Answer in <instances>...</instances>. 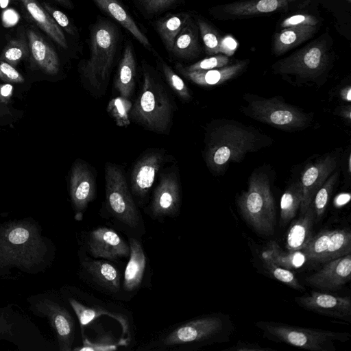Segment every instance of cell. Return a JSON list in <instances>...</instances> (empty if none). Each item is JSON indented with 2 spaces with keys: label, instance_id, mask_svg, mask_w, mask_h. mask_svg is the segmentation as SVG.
Returning a JSON list of instances; mask_svg holds the SVG:
<instances>
[{
  "label": "cell",
  "instance_id": "7",
  "mask_svg": "<svg viewBox=\"0 0 351 351\" xmlns=\"http://www.w3.org/2000/svg\"><path fill=\"white\" fill-rule=\"evenodd\" d=\"M232 324L223 314L208 315L186 322L169 333L163 339L165 346L195 342H223L231 334Z\"/></svg>",
  "mask_w": 351,
  "mask_h": 351
},
{
  "label": "cell",
  "instance_id": "36",
  "mask_svg": "<svg viewBox=\"0 0 351 351\" xmlns=\"http://www.w3.org/2000/svg\"><path fill=\"white\" fill-rule=\"evenodd\" d=\"M132 104L125 97L119 96L112 98L107 106V112L119 127H126L130 124V112Z\"/></svg>",
  "mask_w": 351,
  "mask_h": 351
},
{
  "label": "cell",
  "instance_id": "15",
  "mask_svg": "<svg viewBox=\"0 0 351 351\" xmlns=\"http://www.w3.org/2000/svg\"><path fill=\"white\" fill-rule=\"evenodd\" d=\"M336 165L335 156L328 155L308 165L304 169L300 179L302 189L300 214L306 210L312 203L316 192L335 170Z\"/></svg>",
  "mask_w": 351,
  "mask_h": 351
},
{
  "label": "cell",
  "instance_id": "54",
  "mask_svg": "<svg viewBox=\"0 0 351 351\" xmlns=\"http://www.w3.org/2000/svg\"><path fill=\"white\" fill-rule=\"evenodd\" d=\"M62 6L69 8L72 9L73 8V4L71 1V0H54Z\"/></svg>",
  "mask_w": 351,
  "mask_h": 351
},
{
  "label": "cell",
  "instance_id": "11",
  "mask_svg": "<svg viewBox=\"0 0 351 351\" xmlns=\"http://www.w3.org/2000/svg\"><path fill=\"white\" fill-rule=\"evenodd\" d=\"M29 301L30 309L34 314L49 319L56 331L60 350H71L75 335V322L66 308L44 294L29 298Z\"/></svg>",
  "mask_w": 351,
  "mask_h": 351
},
{
  "label": "cell",
  "instance_id": "19",
  "mask_svg": "<svg viewBox=\"0 0 351 351\" xmlns=\"http://www.w3.org/2000/svg\"><path fill=\"white\" fill-rule=\"evenodd\" d=\"M180 204V187L173 173L162 176L152 198L151 210L156 217L173 216Z\"/></svg>",
  "mask_w": 351,
  "mask_h": 351
},
{
  "label": "cell",
  "instance_id": "32",
  "mask_svg": "<svg viewBox=\"0 0 351 351\" xmlns=\"http://www.w3.org/2000/svg\"><path fill=\"white\" fill-rule=\"evenodd\" d=\"M262 258L290 270L301 267L307 261L302 250L284 252L274 241L268 243L267 249L262 253Z\"/></svg>",
  "mask_w": 351,
  "mask_h": 351
},
{
  "label": "cell",
  "instance_id": "48",
  "mask_svg": "<svg viewBox=\"0 0 351 351\" xmlns=\"http://www.w3.org/2000/svg\"><path fill=\"white\" fill-rule=\"evenodd\" d=\"M238 43L231 36H226L221 38L219 53L226 56H232L237 49Z\"/></svg>",
  "mask_w": 351,
  "mask_h": 351
},
{
  "label": "cell",
  "instance_id": "35",
  "mask_svg": "<svg viewBox=\"0 0 351 351\" xmlns=\"http://www.w3.org/2000/svg\"><path fill=\"white\" fill-rule=\"evenodd\" d=\"M29 55L27 38L24 36L11 40L4 48L0 60L14 66Z\"/></svg>",
  "mask_w": 351,
  "mask_h": 351
},
{
  "label": "cell",
  "instance_id": "21",
  "mask_svg": "<svg viewBox=\"0 0 351 351\" xmlns=\"http://www.w3.org/2000/svg\"><path fill=\"white\" fill-rule=\"evenodd\" d=\"M246 60L239 61L230 65L205 71H187L180 63L176 69L186 79L202 86L219 85L238 75L245 67Z\"/></svg>",
  "mask_w": 351,
  "mask_h": 351
},
{
  "label": "cell",
  "instance_id": "44",
  "mask_svg": "<svg viewBox=\"0 0 351 351\" xmlns=\"http://www.w3.org/2000/svg\"><path fill=\"white\" fill-rule=\"evenodd\" d=\"M144 11L156 14L173 8L179 0H137Z\"/></svg>",
  "mask_w": 351,
  "mask_h": 351
},
{
  "label": "cell",
  "instance_id": "14",
  "mask_svg": "<svg viewBox=\"0 0 351 351\" xmlns=\"http://www.w3.org/2000/svg\"><path fill=\"white\" fill-rule=\"evenodd\" d=\"M302 308L345 322L351 320V300L349 296H338L318 291L295 298Z\"/></svg>",
  "mask_w": 351,
  "mask_h": 351
},
{
  "label": "cell",
  "instance_id": "42",
  "mask_svg": "<svg viewBox=\"0 0 351 351\" xmlns=\"http://www.w3.org/2000/svg\"><path fill=\"white\" fill-rule=\"evenodd\" d=\"M84 337V336H83ZM117 348V344L112 335H107L100 337L95 341H90L86 337H83V346L80 348H76V350H114Z\"/></svg>",
  "mask_w": 351,
  "mask_h": 351
},
{
  "label": "cell",
  "instance_id": "8",
  "mask_svg": "<svg viewBox=\"0 0 351 351\" xmlns=\"http://www.w3.org/2000/svg\"><path fill=\"white\" fill-rule=\"evenodd\" d=\"M106 204L110 213L132 228L140 223V215L128 189L122 169L113 164L105 167Z\"/></svg>",
  "mask_w": 351,
  "mask_h": 351
},
{
  "label": "cell",
  "instance_id": "23",
  "mask_svg": "<svg viewBox=\"0 0 351 351\" xmlns=\"http://www.w3.org/2000/svg\"><path fill=\"white\" fill-rule=\"evenodd\" d=\"M296 0H251L237 1L223 6V11L231 16L247 17L279 11Z\"/></svg>",
  "mask_w": 351,
  "mask_h": 351
},
{
  "label": "cell",
  "instance_id": "49",
  "mask_svg": "<svg viewBox=\"0 0 351 351\" xmlns=\"http://www.w3.org/2000/svg\"><path fill=\"white\" fill-rule=\"evenodd\" d=\"M231 351H269L274 350L269 348H263L259 345L250 343L247 342L238 341V343L232 348L226 349Z\"/></svg>",
  "mask_w": 351,
  "mask_h": 351
},
{
  "label": "cell",
  "instance_id": "16",
  "mask_svg": "<svg viewBox=\"0 0 351 351\" xmlns=\"http://www.w3.org/2000/svg\"><path fill=\"white\" fill-rule=\"evenodd\" d=\"M351 277V254L325 263L317 272L306 278L312 287L325 289H337L350 281Z\"/></svg>",
  "mask_w": 351,
  "mask_h": 351
},
{
  "label": "cell",
  "instance_id": "9",
  "mask_svg": "<svg viewBox=\"0 0 351 351\" xmlns=\"http://www.w3.org/2000/svg\"><path fill=\"white\" fill-rule=\"evenodd\" d=\"M246 112L262 123L286 130L302 129L310 121L307 114L277 97L251 100Z\"/></svg>",
  "mask_w": 351,
  "mask_h": 351
},
{
  "label": "cell",
  "instance_id": "40",
  "mask_svg": "<svg viewBox=\"0 0 351 351\" xmlns=\"http://www.w3.org/2000/svg\"><path fill=\"white\" fill-rule=\"evenodd\" d=\"M265 268L278 281L286 285L299 291H303L305 288L301 285L291 270L282 267L271 261L263 258Z\"/></svg>",
  "mask_w": 351,
  "mask_h": 351
},
{
  "label": "cell",
  "instance_id": "50",
  "mask_svg": "<svg viewBox=\"0 0 351 351\" xmlns=\"http://www.w3.org/2000/svg\"><path fill=\"white\" fill-rule=\"evenodd\" d=\"M13 86L11 84H0V104H8L12 97Z\"/></svg>",
  "mask_w": 351,
  "mask_h": 351
},
{
  "label": "cell",
  "instance_id": "4",
  "mask_svg": "<svg viewBox=\"0 0 351 351\" xmlns=\"http://www.w3.org/2000/svg\"><path fill=\"white\" fill-rule=\"evenodd\" d=\"M254 131L233 123L214 128L207 134L204 158L213 173L222 172L232 162H239L247 153L259 148Z\"/></svg>",
  "mask_w": 351,
  "mask_h": 351
},
{
  "label": "cell",
  "instance_id": "5",
  "mask_svg": "<svg viewBox=\"0 0 351 351\" xmlns=\"http://www.w3.org/2000/svg\"><path fill=\"white\" fill-rule=\"evenodd\" d=\"M238 206L243 219L256 232L263 235L274 234L276 205L266 174L252 175L247 191L238 199Z\"/></svg>",
  "mask_w": 351,
  "mask_h": 351
},
{
  "label": "cell",
  "instance_id": "2",
  "mask_svg": "<svg viewBox=\"0 0 351 351\" xmlns=\"http://www.w3.org/2000/svg\"><path fill=\"white\" fill-rule=\"evenodd\" d=\"M45 247L34 224L25 221L6 223L0 228V268L32 270L43 261Z\"/></svg>",
  "mask_w": 351,
  "mask_h": 351
},
{
  "label": "cell",
  "instance_id": "24",
  "mask_svg": "<svg viewBox=\"0 0 351 351\" xmlns=\"http://www.w3.org/2000/svg\"><path fill=\"white\" fill-rule=\"evenodd\" d=\"M136 64L132 44L126 43L114 78V88L120 96L130 98L135 87Z\"/></svg>",
  "mask_w": 351,
  "mask_h": 351
},
{
  "label": "cell",
  "instance_id": "20",
  "mask_svg": "<svg viewBox=\"0 0 351 351\" xmlns=\"http://www.w3.org/2000/svg\"><path fill=\"white\" fill-rule=\"evenodd\" d=\"M31 62L47 75H56L60 71V60L56 51L35 30L27 29Z\"/></svg>",
  "mask_w": 351,
  "mask_h": 351
},
{
  "label": "cell",
  "instance_id": "34",
  "mask_svg": "<svg viewBox=\"0 0 351 351\" xmlns=\"http://www.w3.org/2000/svg\"><path fill=\"white\" fill-rule=\"evenodd\" d=\"M68 301L75 313L82 326L87 325L100 315H108L119 320L125 330L126 324L125 320L123 318L119 317V315L112 314L105 310L96 307L85 306L73 298H69Z\"/></svg>",
  "mask_w": 351,
  "mask_h": 351
},
{
  "label": "cell",
  "instance_id": "27",
  "mask_svg": "<svg viewBox=\"0 0 351 351\" xmlns=\"http://www.w3.org/2000/svg\"><path fill=\"white\" fill-rule=\"evenodd\" d=\"M130 259L124 273L123 286L126 291L136 289L141 283L146 266V258L141 243L130 239Z\"/></svg>",
  "mask_w": 351,
  "mask_h": 351
},
{
  "label": "cell",
  "instance_id": "30",
  "mask_svg": "<svg viewBox=\"0 0 351 351\" xmlns=\"http://www.w3.org/2000/svg\"><path fill=\"white\" fill-rule=\"evenodd\" d=\"M197 29V25L190 19L176 37L171 53L180 58L195 57L199 51Z\"/></svg>",
  "mask_w": 351,
  "mask_h": 351
},
{
  "label": "cell",
  "instance_id": "31",
  "mask_svg": "<svg viewBox=\"0 0 351 351\" xmlns=\"http://www.w3.org/2000/svg\"><path fill=\"white\" fill-rule=\"evenodd\" d=\"M86 271L100 285L117 291L120 286L119 272L111 264L102 261H86L82 263Z\"/></svg>",
  "mask_w": 351,
  "mask_h": 351
},
{
  "label": "cell",
  "instance_id": "43",
  "mask_svg": "<svg viewBox=\"0 0 351 351\" xmlns=\"http://www.w3.org/2000/svg\"><path fill=\"white\" fill-rule=\"evenodd\" d=\"M42 6L60 28L63 29L66 33L71 36L77 35V33L75 27L64 13L45 2L42 3Z\"/></svg>",
  "mask_w": 351,
  "mask_h": 351
},
{
  "label": "cell",
  "instance_id": "56",
  "mask_svg": "<svg viewBox=\"0 0 351 351\" xmlns=\"http://www.w3.org/2000/svg\"><path fill=\"white\" fill-rule=\"evenodd\" d=\"M346 1H348V2H350V1H351V0H346Z\"/></svg>",
  "mask_w": 351,
  "mask_h": 351
},
{
  "label": "cell",
  "instance_id": "53",
  "mask_svg": "<svg viewBox=\"0 0 351 351\" xmlns=\"http://www.w3.org/2000/svg\"><path fill=\"white\" fill-rule=\"evenodd\" d=\"M350 199V195L348 194H341L336 199V203L337 205H343Z\"/></svg>",
  "mask_w": 351,
  "mask_h": 351
},
{
  "label": "cell",
  "instance_id": "3",
  "mask_svg": "<svg viewBox=\"0 0 351 351\" xmlns=\"http://www.w3.org/2000/svg\"><path fill=\"white\" fill-rule=\"evenodd\" d=\"M174 102L163 84L143 64V84L130 119L146 130L167 134L171 125Z\"/></svg>",
  "mask_w": 351,
  "mask_h": 351
},
{
  "label": "cell",
  "instance_id": "52",
  "mask_svg": "<svg viewBox=\"0 0 351 351\" xmlns=\"http://www.w3.org/2000/svg\"><path fill=\"white\" fill-rule=\"evenodd\" d=\"M339 115L346 119H348V121L350 122V119H351V116H350V114H351V108H350V106H344V107H342L340 110H339Z\"/></svg>",
  "mask_w": 351,
  "mask_h": 351
},
{
  "label": "cell",
  "instance_id": "47",
  "mask_svg": "<svg viewBox=\"0 0 351 351\" xmlns=\"http://www.w3.org/2000/svg\"><path fill=\"white\" fill-rule=\"evenodd\" d=\"M21 111L10 108L8 104H0V127L11 125L17 121Z\"/></svg>",
  "mask_w": 351,
  "mask_h": 351
},
{
  "label": "cell",
  "instance_id": "12",
  "mask_svg": "<svg viewBox=\"0 0 351 351\" xmlns=\"http://www.w3.org/2000/svg\"><path fill=\"white\" fill-rule=\"evenodd\" d=\"M302 251L306 260L319 263L350 254V230L348 228L323 230L312 236Z\"/></svg>",
  "mask_w": 351,
  "mask_h": 351
},
{
  "label": "cell",
  "instance_id": "10",
  "mask_svg": "<svg viewBox=\"0 0 351 351\" xmlns=\"http://www.w3.org/2000/svg\"><path fill=\"white\" fill-rule=\"evenodd\" d=\"M328 64L325 41L315 40L274 66L276 73L293 74L304 79H315L322 75Z\"/></svg>",
  "mask_w": 351,
  "mask_h": 351
},
{
  "label": "cell",
  "instance_id": "6",
  "mask_svg": "<svg viewBox=\"0 0 351 351\" xmlns=\"http://www.w3.org/2000/svg\"><path fill=\"white\" fill-rule=\"evenodd\" d=\"M255 325L269 339L312 351H335V341L346 342L350 339L348 332L315 330L282 323L260 321Z\"/></svg>",
  "mask_w": 351,
  "mask_h": 351
},
{
  "label": "cell",
  "instance_id": "26",
  "mask_svg": "<svg viewBox=\"0 0 351 351\" xmlns=\"http://www.w3.org/2000/svg\"><path fill=\"white\" fill-rule=\"evenodd\" d=\"M315 220L313 202L300 218L292 223L287 234L286 247L289 251L302 250L312 237Z\"/></svg>",
  "mask_w": 351,
  "mask_h": 351
},
{
  "label": "cell",
  "instance_id": "41",
  "mask_svg": "<svg viewBox=\"0 0 351 351\" xmlns=\"http://www.w3.org/2000/svg\"><path fill=\"white\" fill-rule=\"evenodd\" d=\"M229 61L228 56L220 53L202 59L190 66H183V67L187 71H205L225 66L228 65Z\"/></svg>",
  "mask_w": 351,
  "mask_h": 351
},
{
  "label": "cell",
  "instance_id": "33",
  "mask_svg": "<svg viewBox=\"0 0 351 351\" xmlns=\"http://www.w3.org/2000/svg\"><path fill=\"white\" fill-rule=\"evenodd\" d=\"M302 198V189L300 181L291 184L281 197L280 219L282 224H286L295 217L300 208Z\"/></svg>",
  "mask_w": 351,
  "mask_h": 351
},
{
  "label": "cell",
  "instance_id": "28",
  "mask_svg": "<svg viewBox=\"0 0 351 351\" xmlns=\"http://www.w3.org/2000/svg\"><path fill=\"white\" fill-rule=\"evenodd\" d=\"M316 26L302 25L283 28L274 36L273 51L280 56L308 40L315 33Z\"/></svg>",
  "mask_w": 351,
  "mask_h": 351
},
{
  "label": "cell",
  "instance_id": "37",
  "mask_svg": "<svg viewBox=\"0 0 351 351\" xmlns=\"http://www.w3.org/2000/svg\"><path fill=\"white\" fill-rule=\"evenodd\" d=\"M337 178L338 173L335 172L327 178L325 182L316 192L312 202L315 210L316 221L324 213Z\"/></svg>",
  "mask_w": 351,
  "mask_h": 351
},
{
  "label": "cell",
  "instance_id": "39",
  "mask_svg": "<svg viewBox=\"0 0 351 351\" xmlns=\"http://www.w3.org/2000/svg\"><path fill=\"white\" fill-rule=\"evenodd\" d=\"M158 61L163 75L171 88L183 100H189L191 93L182 79L160 57Z\"/></svg>",
  "mask_w": 351,
  "mask_h": 351
},
{
  "label": "cell",
  "instance_id": "22",
  "mask_svg": "<svg viewBox=\"0 0 351 351\" xmlns=\"http://www.w3.org/2000/svg\"><path fill=\"white\" fill-rule=\"evenodd\" d=\"M104 12L127 29L141 45L150 49L152 45L136 21L130 15L119 0H92Z\"/></svg>",
  "mask_w": 351,
  "mask_h": 351
},
{
  "label": "cell",
  "instance_id": "45",
  "mask_svg": "<svg viewBox=\"0 0 351 351\" xmlns=\"http://www.w3.org/2000/svg\"><path fill=\"white\" fill-rule=\"evenodd\" d=\"M0 79L8 84L24 82L23 76L13 66L2 60H0Z\"/></svg>",
  "mask_w": 351,
  "mask_h": 351
},
{
  "label": "cell",
  "instance_id": "29",
  "mask_svg": "<svg viewBox=\"0 0 351 351\" xmlns=\"http://www.w3.org/2000/svg\"><path fill=\"white\" fill-rule=\"evenodd\" d=\"M190 19L189 13L181 12L170 14L155 22V29L169 52L171 53L176 37Z\"/></svg>",
  "mask_w": 351,
  "mask_h": 351
},
{
  "label": "cell",
  "instance_id": "25",
  "mask_svg": "<svg viewBox=\"0 0 351 351\" xmlns=\"http://www.w3.org/2000/svg\"><path fill=\"white\" fill-rule=\"evenodd\" d=\"M20 1L34 23L58 45L67 49L68 43L62 29L44 8L36 0Z\"/></svg>",
  "mask_w": 351,
  "mask_h": 351
},
{
  "label": "cell",
  "instance_id": "18",
  "mask_svg": "<svg viewBox=\"0 0 351 351\" xmlns=\"http://www.w3.org/2000/svg\"><path fill=\"white\" fill-rule=\"evenodd\" d=\"M165 156L162 152L152 151L145 154L136 161L130 177L131 189L135 195H146L165 162Z\"/></svg>",
  "mask_w": 351,
  "mask_h": 351
},
{
  "label": "cell",
  "instance_id": "13",
  "mask_svg": "<svg viewBox=\"0 0 351 351\" xmlns=\"http://www.w3.org/2000/svg\"><path fill=\"white\" fill-rule=\"evenodd\" d=\"M69 193L75 211V218L80 220L88 204L96 194L94 174L89 166L80 159L76 160L71 169Z\"/></svg>",
  "mask_w": 351,
  "mask_h": 351
},
{
  "label": "cell",
  "instance_id": "51",
  "mask_svg": "<svg viewBox=\"0 0 351 351\" xmlns=\"http://www.w3.org/2000/svg\"><path fill=\"white\" fill-rule=\"evenodd\" d=\"M351 88L350 86L343 88L340 90V97L344 101L350 102L351 101Z\"/></svg>",
  "mask_w": 351,
  "mask_h": 351
},
{
  "label": "cell",
  "instance_id": "46",
  "mask_svg": "<svg viewBox=\"0 0 351 351\" xmlns=\"http://www.w3.org/2000/svg\"><path fill=\"white\" fill-rule=\"evenodd\" d=\"M318 20L314 16L306 14H295L285 19L282 22L281 27L286 28L302 25L316 26Z\"/></svg>",
  "mask_w": 351,
  "mask_h": 351
},
{
  "label": "cell",
  "instance_id": "1",
  "mask_svg": "<svg viewBox=\"0 0 351 351\" xmlns=\"http://www.w3.org/2000/svg\"><path fill=\"white\" fill-rule=\"evenodd\" d=\"M119 35L117 27L104 19L90 27L89 58L80 63L79 71L83 84L95 95H102L108 86Z\"/></svg>",
  "mask_w": 351,
  "mask_h": 351
},
{
  "label": "cell",
  "instance_id": "17",
  "mask_svg": "<svg viewBox=\"0 0 351 351\" xmlns=\"http://www.w3.org/2000/svg\"><path fill=\"white\" fill-rule=\"evenodd\" d=\"M90 253L110 260L130 255V247L113 230L100 227L90 232L87 242Z\"/></svg>",
  "mask_w": 351,
  "mask_h": 351
},
{
  "label": "cell",
  "instance_id": "38",
  "mask_svg": "<svg viewBox=\"0 0 351 351\" xmlns=\"http://www.w3.org/2000/svg\"><path fill=\"white\" fill-rule=\"evenodd\" d=\"M197 25L204 42L206 54L211 56L219 53L222 37L219 32L204 20L198 19Z\"/></svg>",
  "mask_w": 351,
  "mask_h": 351
},
{
  "label": "cell",
  "instance_id": "55",
  "mask_svg": "<svg viewBox=\"0 0 351 351\" xmlns=\"http://www.w3.org/2000/svg\"><path fill=\"white\" fill-rule=\"evenodd\" d=\"M350 168H351V166H350V156L349 159H348V170L350 172Z\"/></svg>",
  "mask_w": 351,
  "mask_h": 351
}]
</instances>
